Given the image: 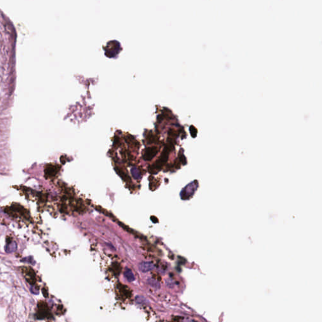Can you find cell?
<instances>
[{
	"instance_id": "1",
	"label": "cell",
	"mask_w": 322,
	"mask_h": 322,
	"mask_svg": "<svg viewBox=\"0 0 322 322\" xmlns=\"http://www.w3.org/2000/svg\"><path fill=\"white\" fill-rule=\"evenodd\" d=\"M173 149V145L172 144L169 143L167 144L166 147L164 150H163L162 154L160 156V158L158 159L153 165L150 166L149 167V172L152 174H156L158 171L161 170L162 166L167 161L168 157H169V153L171 150Z\"/></svg>"
},
{
	"instance_id": "2",
	"label": "cell",
	"mask_w": 322,
	"mask_h": 322,
	"mask_svg": "<svg viewBox=\"0 0 322 322\" xmlns=\"http://www.w3.org/2000/svg\"><path fill=\"white\" fill-rule=\"evenodd\" d=\"M158 150L156 147H148L144 150L143 158L145 161H150L154 158L157 154Z\"/></svg>"
},
{
	"instance_id": "3",
	"label": "cell",
	"mask_w": 322,
	"mask_h": 322,
	"mask_svg": "<svg viewBox=\"0 0 322 322\" xmlns=\"http://www.w3.org/2000/svg\"><path fill=\"white\" fill-rule=\"evenodd\" d=\"M25 272L26 274L25 277L27 279V280L31 284H34L35 281V274L34 272V271L31 269H25Z\"/></svg>"
},
{
	"instance_id": "4",
	"label": "cell",
	"mask_w": 322,
	"mask_h": 322,
	"mask_svg": "<svg viewBox=\"0 0 322 322\" xmlns=\"http://www.w3.org/2000/svg\"><path fill=\"white\" fill-rule=\"evenodd\" d=\"M17 244L13 241H7V244L4 247V250L7 253H12L17 250Z\"/></svg>"
},
{
	"instance_id": "5",
	"label": "cell",
	"mask_w": 322,
	"mask_h": 322,
	"mask_svg": "<svg viewBox=\"0 0 322 322\" xmlns=\"http://www.w3.org/2000/svg\"><path fill=\"white\" fill-rule=\"evenodd\" d=\"M59 171V169L57 166L54 165H50L49 167L46 169V174L47 175H49L50 176H53L56 175V173Z\"/></svg>"
},
{
	"instance_id": "6",
	"label": "cell",
	"mask_w": 322,
	"mask_h": 322,
	"mask_svg": "<svg viewBox=\"0 0 322 322\" xmlns=\"http://www.w3.org/2000/svg\"><path fill=\"white\" fill-rule=\"evenodd\" d=\"M140 270L143 272H146L150 271L153 269V265L149 262H143L140 265Z\"/></svg>"
},
{
	"instance_id": "7",
	"label": "cell",
	"mask_w": 322,
	"mask_h": 322,
	"mask_svg": "<svg viewBox=\"0 0 322 322\" xmlns=\"http://www.w3.org/2000/svg\"><path fill=\"white\" fill-rule=\"evenodd\" d=\"M131 174L135 179H140L141 178V174L138 169L135 167L131 168Z\"/></svg>"
}]
</instances>
